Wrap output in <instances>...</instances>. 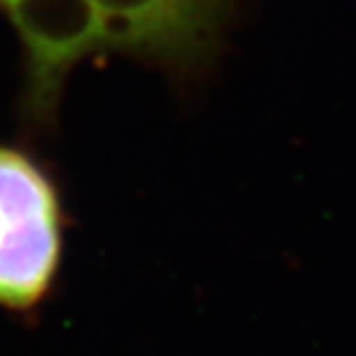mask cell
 <instances>
[{"label":"cell","instance_id":"cell-1","mask_svg":"<svg viewBox=\"0 0 356 356\" xmlns=\"http://www.w3.org/2000/svg\"><path fill=\"white\" fill-rule=\"evenodd\" d=\"M63 243L54 176L33 153L0 144V308L33 310L51 294Z\"/></svg>","mask_w":356,"mask_h":356},{"label":"cell","instance_id":"cell-2","mask_svg":"<svg viewBox=\"0 0 356 356\" xmlns=\"http://www.w3.org/2000/svg\"><path fill=\"white\" fill-rule=\"evenodd\" d=\"M0 3L10 7V10L14 12V17H17V21H19V26H24L28 14H31V7L38 3V0H0Z\"/></svg>","mask_w":356,"mask_h":356}]
</instances>
